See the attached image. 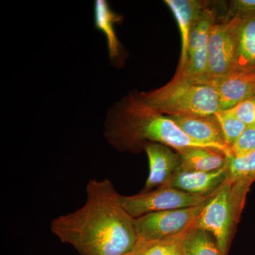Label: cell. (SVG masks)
<instances>
[{
  "instance_id": "obj_24",
  "label": "cell",
  "mask_w": 255,
  "mask_h": 255,
  "mask_svg": "<svg viewBox=\"0 0 255 255\" xmlns=\"http://www.w3.org/2000/svg\"><path fill=\"white\" fill-rule=\"evenodd\" d=\"M253 96H254V97H255V89L254 93H253Z\"/></svg>"
},
{
  "instance_id": "obj_9",
  "label": "cell",
  "mask_w": 255,
  "mask_h": 255,
  "mask_svg": "<svg viewBox=\"0 0 255 255\" xmlns=\"http://www.w3.org/2000/svg\"><path fill=\"white\" fill-rule=\"evenodd\" d=\"M149 162V174L143 191L153 190L166 186L180 169V159L177 152L168 146L157 142H145L142 147Z\"/></svg>"
},
{
  "instance_id": "obj_17",
  "label": "cell",
  "mask_w": 255,
  "mask_h": 255,
  "mask_svg": "<svg viewBox=\"0 0 255 255\" xmlns=\"http://www.w3.org/2000/svg\"><path fill=\"white\" fill-rule=\"evenodd\" d=\"M188 230L177 236L161 241L139 242L135 251L130 255H187L184 238Z\"/></svg>"
},
{
  "instance_id": "obj_7",
  "label": "cell",
  "mask_w": 255,
  "mask_h": 255,
  "mask_svg": "<svg viewBox=\"0 0 255 255\" xmlns=\"http://www.w3.org/2000/svg\"><path fill=\"white\" fill-rule=\"evenodd\" d=\"M241 18L216 21L210 32L207 73L203 83L234 71L236 35Z\"/></svg>"
},
{
  "instance_id": "obj_5",
  "label": "cell",
  "mask_w": 255,
  "mask_h": 255,
  "mask_svg": "<svg viewBox=\"0 0 255 255\" xmlns=\"http://www.w3.org/2000/svg\"><path fill=\"white\" fill-rule=\"evenodd\" d=\"M212 195H193L169 186H162L153 190L142 191L135 195L119 194V199L128 214L136 219L150 213L199 206L209 200Z\"/></svg>"
},
{
  "instance_id": "obj_22",
  "label": "cell",
  "mask_w": 255,
  "mask_h": 255,
  "mask_svg": "<svg viewBox=\"0 0 255 255\" xmlns=\"http://www.w3.org/2000/svg\"><path fill=\"white\" fill-rule=\"evenodd\" d=\"M247 127L255 126V97L242 101L233 108L226 110Z\"/></svg>"
},
{
  "instance_id": "obj_15",
  "label": "cell",
  "mask_w": 255,
  "mask_h": 255,
  "mask_svg": "<svg viewBox=\"0 0 255 255\" xmlns=\"http://www.w3.org/2000/svg\"><path fill=\"white\" fill-rule=\"evenodd\" d=\"M177 152L182 170L213 172L228 163V156L224 152L210 147H190Z\"/></svg>"
},
{
  "instance_id": "obj_2",
  "label": "cell",
  "mask_w": 255,
  "mask_h": 255,
  "mask_svg": "<svg viewBox=\"0 0 255 255\" xmlns=\"http://www.w3.org/2000/svg\"><path fill=\"white\" fill-rule=\"evenodd\" d=\"M105 135L109 143L120 151L136 152L147 142L163 144L177 152L190 147H210L189 137L168 116L147 107L138 93L130 94L111 108Z\"/></svg>"
},
{
  "instance_id": "obj_16",
  "label": "cell",
  "mask_w": 255,
  "mask_h": 255,
  "mask_svg": "<svg viewBox=\"0 0 255 255\" xmlns=\"http://www.w3.org/2000/svg\"><path fill=\"white\" fill-rule=\"evenodd\" d=\"M235 70L255 72V17L242 19L238 26Z\"/></svg>"
},
{
  "instance_id": "obj_20",
  "label": "cell",
  "mask_w": 255,
  "mask_h": 255,
  "mask_svg": "<svg viewBox=\"0 0 255 255\" xmlns=\"http://www.w3.org/2000/svg\"><path fill=\"white\" fill-rule=\"evenodd\" d=\"M215 116L219 122L226 145L230 148L244 131L247 126L228 111H219Z\"/></svg>"
},
{
  "instance_id": "obj_19",
  "label": "cell",
  "mask_w": 255,
  "mask_h": 255,
  "mask_svg": "<svg viewBox=\"0 0 255 255\" xmlns=\"http://www.w3.org/2000/svg\"><path fill=\"white\" fill-rule=\"evenodd\" d=\"M227 179L231 183L255 181V150L245 157L234 158L228 157Z\"/></svg>"
},
{
  "instance_id": "obj_6",
  "label": "cell",
  "mask_w": 255,
  "mask_h": 255,
  "mask_svg": "<svg viewBox=\"0 0 255 255\" xmlns=\"http://www.w3.org/2000/svg\"><path fill=\"white\" fill-rule=\"evenodd\" d=\"M150 213L134 219L138 243L161 241L177 236L195 225L204 204Z\"/></svg>"
},
{
  "instance_id": "obj_23",
  "label": "cell",
  "mask_w": 255,
  "mask_h": 255,
  "mask_svg": "<svg viewBox=\"0 0 255 255\" xmlns=\"http://www.w3.org/2000/svg\"><path fill=\"white\" fill-rule=\"evenodd\" d=\"M241 19L255 17V0H233L229 2L227 17Z\"/></svg>"
},
{
  "instance_id": "obj_21",
  "label": "cell",
  "mask_w": 255,
  "mask_h": 255,
  "mask_svg": "<svg viewBox=\"0 0 255 255\" xmlns=\"http://www.w3.org/2000/svg\"><path fill=\"white\" fill-rule=\"evenodd\" d=\"M255 150V126L247 127L237 140L230 147V156L234 158L245 157Z\"/></svg>"
},
{
  "instance_id": "obj_3",
  "label": "cell",
  "mask_w": 255,
  "mask_h": 255,
  "mask_svg": "<svg viewBox=\"0 0 255 255\" xmlns=\"http://www.w3.org/2000/svg\"><path fill=\"white\" fill-rule=\"evenodd\" d=\"M138 96L147 107L166 116H210L220 111L214 87L180 77L174 76L164 86Z\"/></svg>"
},
{
  "instance_id": "obj_1",
  "label": "cell",
  "mask_w": 255,
  "mask_h": 255,
  "mask_svg": "<svg viewBox=\"0 0 255 255\" xmlns=\"http://www.w3.org/2000/svg\"><path fill=\"white\" fill-rule=\"evenodd\" d=\"M81 208L53 219L52 233L81 255H130L137 238L134 219L119 202L109 179H90Z\"/></svg>"
},
{
  "instance_id": "obj_14",
  "label": "cell",
  "mask_w": 255,
  "mask_h": 255,
  "mask_svg": "<svg viewBox=\"0 0 255 255\" xmlns=\"http://www.w3.org/2000/svg\"><path fill=\"white\" fill-rule=\"evenodd\" d=\"M123 16L114 12L108 1L96 0L94 6L95 26L102 32L107 40L111 62L118 65L122 62L123 49L116 31V25L122 22Z\"/></svg>"
},
{
  "instance_id": "obj_13",
  "label": "cell",
  "mask_w": 255,
  "mask_h": 255,
  "mask_svg": "<svg viewBox=\"0 0 255 255\" xmlns=\"http://www.w3.org/2000/svg\"><path fill=\"white\" fill-rule=\"evenodd\" d=\"M164 2L173 13L180 31L182 51L177 70V71H180L187 62L191 30L209 3L199 0H165Z\"/></svg>"
},
{
  "instance_id": "obj_18",
  "label": "cell",
  "mask_w": 255,
  "mask_h": 255,
  "mask_svg": "<svg viewBox=\"0 0 255 255\" xmlns=\"http://www.w3.org/2000/svg\"><path fill=\"white\" fill-rule=\"evenodd\" d=\"M184 248L187 255H224L211 233L194 226L187 231Z\"/></svg>"
},
{
  "instance_id": "obj_8",
  "label": "cell",
  "mask_w": 255,
  "mask_h": 255,
  "mask_svg": "<svg viewBox=\"0 0 255 255\" xmlns=\"http://www.w3.org/2000/svg\"><path fill=\"white\" fill-rule=\"evenodd\" d=\"M216 21L214 9L208 5L193 26L189 36L187 62L182 70L176 73V77L196 82H202L205 78L210 32Z\"/></svg>"
},
{
  "instance_id": "obj_10",
  "label": "cell",
  "mask_w": 255,
  "mask_h": 255,
  "mask_svg": "<svg viewBox=\"0 0 255 255\" xmlns=\"http://www.w3.org/2000/svg\"><path fill=\"white\" fill-rule=\"evenodd\" d=\"M182 129L183 131L196 141L211 148L222 151L228 157L230 148L226 145L216 116H168Z\"/></svg>"
},
{
  "instance_id": "obj_11",
  "label": "cell",
  "mask_w": 255,
  "mask_h": 255,
  "mask_svg": "<svg viewBox=\"0 0 255 255\" xmlns=\"http://www.w3.org/2000/svg\"><path fill=\"white\" fill-rule=\"evenodd\" d=\"M206 83L214 87L217 92L220 111H226L253 96L255 72L235 70Z\"/></svg>"
},
{
  "instance_id": "obj_4",
  "label": "cell",
  "mask_w": 255,
  "mask_h": 255,
  "mask_svg": "<svg viewBox=\"0 0 255 255\" xmlns=\"http://www.w3.org/2000/svg\"><path fill=\"white\" fill-rule=\"evenodd\" d=\"M252 184L226 180L206 201L196 219L194 227L214 236L223 254L226 255L233 229L246 202Z\"/></svg>"
},
{
  "instance_id": "obj_12",
  "label": "cell",
  "mask_w": 255,
  "mask_h": 255,
  "mask_svg": "<svg viewBox=\"0 0 255 255\" xmlns=\"http://www.w3.org/2000/svg\"><path fill=\"white\" fill-rule=\"evenodd\" d=\"M227 165L213 172L185 171L179 169L166 186L193 195L209 196L214 194L222 185L227 179Z\"/></svg>"
}]
</instances>
